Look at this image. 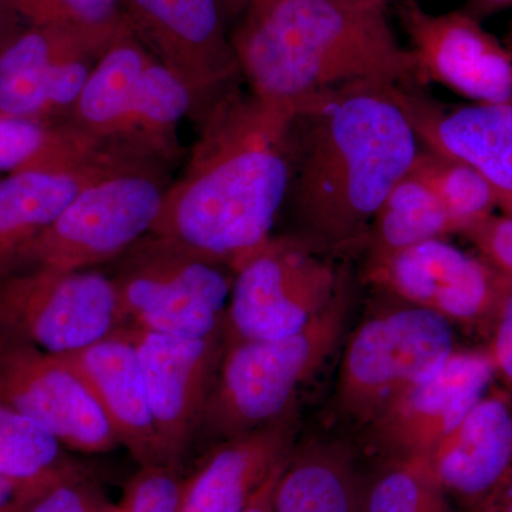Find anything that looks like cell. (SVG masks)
I'll list each match as a JSON object with an SVG mask.
<instances>
[{
    "label": "cell",
    "instance_id": "obj_1",
    "mask_svg": "<svg viewBox=\"0 0 512 512\" xmlns=\"http://www.w3.org/2000/svg\"><path fill=\"white\" fill-rule=\"evenodd\" d=\"M396 87L350 84L296 110L284 210L289 237L318 254L366 249L377 211L416 163L423 146Z\"/></svg>",
    "mask_w": 512,
    "mask_h": 512
},
{
    "label": "cell",
    "instance_id": "obj_2",
    "mask_svg": "<svg viewBox=\"0 0 512 512\" xmlns=\"http://www.w3.org/2000/svg\"><path fill=\"white\" fill-rule=\"evenodd\" d=\"M295 116L241 87L217 101L150 234L231 268L268 241L288 195Z\"/></svg>",
    "mask_w": 512,
    "mask_h": 512
},
{
    "label": "cell",
    "instance_id": "obj_3",
    "mask_svg": "<svg viewBox=\"0 0 512 512\" xmlns=\"http://www.w3.org/2000/svg\"><path fill=\"white\" fill-rule=\"evenodd\" d=\"M387 0H274L231 30L242 79L268 103L291 106L359 83L419 87L412 50L387 19Z\"/></svg>",
    "mask_w": 512,
    "mask_h": 512
},
{
    "label": "cell",
    "instance_id": "obj_4",
    "mask_svg": "<svg viewBox=\"0 0 512 512\" xmlns=\"http://www.w3.org/2000/svg\"><path fill=\"white\" fill-rule=\"evenodd\" d=\"M190 114L188 87L127 33L94 64L64 121L114 153L168 164L178 153V124Z\"/></svg>",
    "mask_w": 512,
    "mask_h": 512
},
{
    "label": "cell",
    "instance_id": "obj_5",
    "mask_svg": "<svg viewBox=\"0 0 512 512\" xmlns=\"http://www.w3.org/2000/svg\"><path fill=\"white\" fill-rule=\"evenodd\" d=\"M349 311V286L305 328L279 339H225L200 431L218 440L271 423L338 348Z\"/></svg>",
    "mask_w": 512,
    "mask_h": 512
},
{
    "label": "cell",
    "instance_id": "obj_6",
    "mask_svg": "<svg viewBox=\"0 0 512 512\" xmlns=\"http://www.w3.org/2000/svg\"><path fill=\"white\" fill-rule=\"evenodd\" d=\"M170 184L161 161L131 158L114 165L57 215L30 247L20 271H87L113 264L150 234Z\"/></svg>",
    "mask_w": 512,
    "mask_h": 512
},
{
    "label": "cell",
    "instance_id": "obj_7",
    "mask_svg": "<svg viewBox=\"0 0 512 512\" xmlns=\"http://www.w3.org/2000/svg\"><path fill=\"white\" fill-rule=\"evenodd\" d=\"M121 328L181 339L225 332L234 271L171 239L148 234L113 262Z\"/></svg>",
    "mask_w": 512,
    "mask_h": 512
},
{
    "label": "cell",
    "instance_id": "obj_8",
    "mask_svg": "<svg viewBox=\"0 0 512 512\" xmlns=\"http://www.w3.org/2000/svg\"><path fill=\"white\" fill-rule=\"evenodd\" d=\"M453 330L450 320L400 299L380 306L346 345L338 383L340 410L367 426L397 394L453 355Z\"/></svg>",
    "mask_w": 512,
    "mask_h": 512
},
{
    "label": "cell",
    "instance_id": "obj_9",
    "mask_svg": "<svg viewBox=\"0 0 512 512\" xmlns=\"http://www.w3.org/2000/svg\"><path fill=\"white\" fill-rule=\"evenodd\" d=\"M225 339L293 335L325 311L346 285L329 256L284 235L259 245L232 266Z\"/></svg>",
    "mask_w": 512,
    "mask_h": 512
},
{
    "label": "cell",
    "instance_id": "obj_10",
    "mask_svg": "<svg viewBox=\"0 0 512 512\" xmlns=\"http://www.w3.org/2000/svg\"><path fill=\"white\" fill-rule=\"evenodd\" d=\"M121 328L119 299L99 269H26L0 278V336L69 355Z\"/></svg>",
    "mask_w": 512,
    "mask_h": 512
},
{
    "label": "cell",
    "instance_id": "obj_11",
    "mask_svg": "<svg viewBox=\"0 0 512 512\" xmlns=\"http://www.w3.org/2000/svg\"><path fill=\"white\" fill-rule=\"evenodd\" d=\"M134 36L188 87L200 120L242 80L220 0H121Z\"/></svg>",
    "mask_w": 512,
    "mask_h": 512
},
{
    "label": "cell",
    "instance_id": "obj_12",
    "mask_svg": "<svg viewBox=\"0 0 512 512\" xmlns=\"http://www.w3.org/2000/svg\"><path fill=\"white\" fill-rule=\"evenodd\" d=\"M131 29L30 26L0 52V111L64 121L94 64Z\"/></svg>",
    "mask_w": 512,
    "mask_h": 512
},
{
    "label": "cell",
    "instance_id": "obj_13",
    "mask_svg": "<svg viewBox=\"0 0 512 512\" xmlns=\"http://www.w3.org/2000/svg\"><path fill=\"white\" fill-rule=\"evenodd\" d=\"M0 404L35 420L66 450L103 454L120 446L92 390L62 355L2 336Z\"/></svg>",
    "mask_w": 512,
    "mask_h": 512
},
{
    "label": "cell",
    "instance_id": "obj_14",
    "mask_svg": "<svg viewBox=\"0 0 512 512\" xmlns=\"http://www.w3.org/2000/svg\"><path fill=\"white\" fill-rule=\"evenodd\" d=\"M136 345L156 427L163 466L181 467L210 399L225 332L205 339H181L120 328Z\"/></svg>",
    "mask_w": 512,
    "mask_h": 512
},
{
    "label": "cell",
    "instance_id": "obj_15",
    "mask_svg": "<svg viewBox=\"0 0 512 512\" xmlns=\"http://www.w3.org/2000/svg\"><path fill=\"white\" fill-rule=\"evenodd\" d=\"M366 278L387 296L443 316L451 323H491L498 271L444 238L367 256Z\"/></svg>",
    "mask_w": 512,
    "mask_h": 512
},
{
    "label": "cell",
    "instance_id": "obj_16",
    "mask_svg": "<svg viewBox=\"0 0 512 512\" xmlns=\"http://www.w3.org/2000/svg\"><path fill=\"white\" fill-rule=\"evenodd\" d=\"M421 84L439 83L474 103H512V53L466 10L436 15L417 0L400 3Z\"/></svg>",
    "mask_w": 512,
    "mask_h": 512
},
{
    "label": "cell",
    "instance_id": "obj_17",
    "mask_svg": "<svg viewBox=\"0 0 512 512\" xmlns=\"http://www.w3.org/2000/svg\"><path fill=\"white\" fill-rule=\"evenodd\" d=\"M495 375L488 352H458L407 387L367 424L386 457L429 456L487 393Z\"/></svg>",
    "mask_w": 512,
    "mask_h": 512
},
{
    "label": "cell",
    "instance_id": "obj_18",
    "mask_svg": "<svg viewBox=\"0 0 512 512\" xmlns=\"http://www.w3.org/2000/svg\"><path fill=\"white\" fill-rule=\"evenodd\" d=\"M421 146L473 167L512 215V103L448 106L417 87H396Z\"/></svg>",
    "mask_w": 512,
    "mask_h": 512
},
{
    "label": "cell",
    "instance_id": "obj_19",
    "mask_svg": "<svg viewBox=\"0 0 512 512\" xmlns=\"http://www.w3.org/2000/svg\"><path fill=\"white\" fill-rule=\"evenodd\" d=\"M292 410L212 447L190 476H184L180 512H245L293 453Z\"/></svg>",
    "mask_w": 512,
    "mask_h": 512
},
{
    "label": "cell",
    "instance_id": "obj_20",
    "mask_svg": "<svg viewBox=\"0 0 512 512\" xmlns=\"http://www.w3.org/2000/svg\"><path fill=\"white\" fill-rule=\"evenodd\" d=\"M427 457L448 497L473 510L512 467L511 394L485 393Z\"/></svg>",
    "mask_w": 512,
    "mask_h": 512
},
{
    "label": "cell",
    "instance_id": "obj_21",
    "mask_svg": "<svg viewBox=\"0 0 512 512\" xmlns=\"http://www.w3.org/2000/svg\"><path fill=\"white\" fill-rule=\"evenodd\" d=\"M92 390L120 446L140 467L163 466L136 345L124 330L62 355Z\"/></svg>",
    "mask_w": 512,
    "mask_h": 512
},
{
    "label": "cell",
    "instance_id": "obj_22",
    "mask_svg": "<svg viewBox=\"0 0 512 512\" xmlns=\"http://www.w3.org/2000/svg\"><path fill=\"white\" fill-rule=\"evenodd\" d=\"M131 158H107L74 170L23 171L0 180V278L20 271L36 239L87 184Z\"/></svg>",
    "mask_w": 512,
    "mask_h": 512
},
{
    "label": "cell",
    "instance_id": "obj_23",
    "mask_svg": "<svg viewBox=\"0 0 512 512\" xmlns=\"http://www.w3.org/2000/svg\"><path fill=\"white\" fill-rule=\"evenodd\" d=\"M113 157H127L100 146L67 121L12 116L0 111V173L74 170Z\"/></svg>",
    "mask_w": 512,
    "mask_h": 512
},
{
    "label": "cell",
    "instance_id": "obj_24",
    "mask_svg": "<svg viewBox=\"0 0 512 512\" xmlns=\"http://www.w3.org/2000/svg\"><path fill=\"white\" fill-rule=\"evenodd\" d=\"M362 481L342 448L292 453L276 484L274 512H360Z\"/></svg>",
    "mask_w": 512,
    "mask_h": 512
},
{
    "label": "cell",
    "instance_id": "obj_25",
    "mask_svg": "<svg viewBox=\"0 0 512 512\" xmlns=\"http://www.w3.org/2000/svg\"><path fill=\"white\" fill-rule=\"evenodd\" d=\"M454 232L456 224L437 195L410 170L394 185L377 211L367 239V256L392 254Z\"/></svg>",
    "mask_w": 512,
    "mask_h": 512
},
{
    "label": "cell",
    "instance_id": "obj_26",
    "mask_svg": "<svg viewBox=\"0 0 512 512\" xmlns=\"http://www.w3.org/2000/svg\"><path fill=\"white\" fill-rule=\"evenodd\" d=\"M360 512H451L448 495L427 456L387 457L362 481Z\"/></svg>",
    "mask_w": 512,
    "mask_h": 512
},
{
    "label": "cell",
    "instance_id": "obj_27",
    "mask_svg": "<svg viewBox=\"0 0 512 512\" xmlns=\"http://www.w3.org/2000/svg\"><path fill=\"white\" fill-rule=\"evenodd\" d=\"M73 464L66 448L45 427L0 404V476L39 487Z\"/></svg>",
    "mask_w": 512,
    "mask_h": 512
},
{
    "label": "cell",
    "instance_id": "obj_28",
    "mask_svg": "<svg viewBox=\"0 0 512 512\" xmlns=\"http://www.w3.org/2000/svg\"><path fill=\"white\" fill-rule=\"evenodd\" d=\"M412 170L434 191L460 234L498 208L493 187L463 161L423 147Z\"/></svg>",
    "mask_w": 512,
    "mask_h": 512
},
{
    "label": "cell",
    "instance_id": "obj_29",
    "mask_svg": "<svg viewBox=\"0 0 512 512\" xmlns=\"http://www.w3.org/2000/svg\"><path fill=\"white\" fill-rule=\"evenodd\" d=\"M30 26L131 29L121 0H3Z\"/></svg>",
    "mask_w": 512,
    "mask_h": 512
},
{
    "label": "cell",
    "instance_id": "obj_30",
    "mask_svg": "<svg viewBox=\"0 0 512 512\" xmlns=\"http://www.w3.org/2000/svg\"><path fill=\"white\" fill-rule=\"evenodd\" d=\"M110 504L99 481L74 463L16 512H109Z\"/></svg>",
    "mask_w": 512,
    "mask_h": 512
},
{
    "label": "cell",
    "instance_id": "obj_31",
    "mask_svg": "<svg viewBox=\"0 0 512 512\" xmlns=\"http://www.w3.org/2000/svg\"><path fill=\"white\" fill-rule=\"evenodd\" d=\"M183 483L181 467H140L109 512H180Z\"/></svg>",
    "mask_w": 512,
    "mask_h": 512
},
{
    "label": "cell",
    "instance_id": "obj_32",
    "mask_svg": "<svg viewBox=\"0 0 512 512\" xmlns=\"http://www.w3.org/2000/svg\"><path fill=\"white\" fill-rule=\"evenodd\" d=\"M461 234L480 251L484 261L512 276V215H488Z\"/></svg>",
    "mask_w": 512,
    "mask_h": 512
},
{
    "label": "cell",
    "instance_id": "obj_33",
    "mask_svg": "<svg viewBox=\"0 0 512 512\" xmlns=\"http://www.w3.org/2000/svg\"><path fill=\"white\" fill-rule=\"evenodd\" d=\"M491 346L488 350L495 373L512 387V276L498 271L497 298L491 318Z\"/></svg>",
    "mask_w": 512,
    "mask_h": 512
},
{
    "label": "cell",
    "instance_id": "obj_34",
    "mask_svg": "<svg viewBox=\"0 0 512 512\" xmlns=\"http://www.w3.org/2000/svg\"><path fill=\"white\" fill-rule=\"evenodd\" d=\"M45 485L30 487V485L15 483V481L9 480V478L0 476V512L18 511L20 505L25 503L29 497H32L36 491H39Z\"/></svg>",
    "mask_w": 512,
    "mask_h": 512
},
{
    "label": "cell",
    "instance_id": "obj_35",
    "mask_svg": "<svg viewBox=\"0 0 512 512\" xmlns=\"http://www.w3.org/2000/svg\"><path fill=\"white\" fill-rule=\"evenodd\" d=\"M289 458L285 461V463H282L281 466L276 468L274 474L269 477V480L266 481L264 487H262V490L259 491L258 495H256L254 498V501H252L251 505H249L245 512H274V495L276 484H278L279 478H281L282 473H284Z\"/></svg>",
    "mask_w": 512,
    "mask_h": 512
},
{
    "label": "cell",
    "instance_id": "obj_36",
    "mask_svg": "<svg viewBox=\"0 0 512 512\" xmlns=\"http://www.w3.org/2000/svg\"><path fill=\"white\" fill-rule=\"evenodd\" d=\"M508 9H512V0H467L466 8L463 10L481 22L487 16Z\"/></svg>",
    "mask_w": 512,
    "mask_h": 512
},
{
    "label": "cell",
    "instance_id": "obj_37",
    "mask_svg": "<svg viewBox=\"0 0 512 512\" xmlns=\"http://www.w3.org/2000/svg\"><path fill=\"white\" fill-rule=\"evenodd\" d=\"M468 512H512V503L498 495L491 494Z\"/></svg>",
    "mask_w": 512,
    "mask_h": 512
},
{
    "label": "cell",
    "instance_id": "obj_38",
    "mask_svg": "<svg viewBox=\"0 0 512 512\" xmlns=\"http://www.w3.org/2000/svg\"><path fill=\"white\" fill-rule=\"evenodd\" d=\"M220 3L229 23L237 18L241 19L248 6V0H220Z\"/></svg>",
    "mask_w": 512,
    "mask_h": 512
},
{
    "label": "cell",
    "instance_id": "obj_39",
    "mask_svg": "<svg viewBox=\"0 0 512 512\" xmlns=\"http://www.w3.org/2000/svg\"><path fill=\"white\" fill-rule=\"evenodd\" d=\"M494 495H498V497L504 498V500L511 501L512 503V467L508 470V473L505 474L503 480H501L500 485L495 488L493 493Z\"/></svg>",
    "mask_w": 512,
    "mask_h": 512
},
{
    "label": "cell",
    "instance_id": "obj_40",
    "mask_svg": "<svg viewBox=\"0 0 512 512\" xmlns=\"http://www.w3.org/2000/svg\"><path fill=\"white\" fill-rule=\"evenodd\" d=\"M271 2H274V0H248V6L245 12H255V10L264 9L265 6H268Z\"/></svg>",
    "mask_w": 512,
    "mask_h": 512
}]
</instances>
